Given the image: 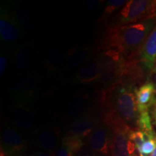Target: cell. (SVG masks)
<instances>
[{
    "label": "cell",
    "mask_w": 156,
    "mask_h": 156,
    "mask_svg": "<svg viewBox=\"0 0 156 156\" xmlns=\"http://www.w3.org/2000/svg\"><path fill=\"white\" fill-rule=\"evenodd\" d=\"M101 120L110 126L112 132V156H136L137 152L130 138L132 129L113 113L103 112Z\"/></svg>",
    "instance_id": "cell-3"
},
{
    "label": "cell",
    "mask_w": 156,
    "mask_h": 156,
    "mask_svg": "<svg viewBox=\"0 0 156 156\" xmlns=\"http://www.w3.org/2000/svg\"><path fill=\"white\" fill-rule=\"evenodd\" d=\"M12 119L17 129L23 132H30L35 126V118L32 111L25 103H17L13 108Z\"/></svg>",
    "instance_id": "cell-12"
},
{
    "label": "cell",
    "mask_w": 156,
    "mask_h": 156,
    "mask_svg": "<svg viewBox=\"0 0 156 156\" xmlns=\"http://www.w3.org/2000/svg\"><path fill=\"white\" fill-rule=\"evenodd\" d=\"M64 61L61 52L56 48H50L46 54V64L48 68L53 71L60 69L63 67Z\"/></svg>",
    "instance_id": "cell-18"
},
{
    "label": "cell",
    "mask_w": 156,
    "mask_h": 156,
    "mask_svg": "<svg viewBox=\"0 0 156 156\" xmlns=\"http://www.w3.org/2000/svg\"><path fill=\"white\" fill-rule=\"evenodd\" d=\"M100 2L99 1H88L86 4V7L88 10H93L97 7Z\"/></svg>",
    "instance_id": "cell-25"
},
{
    "label": "cell",
    "mask_w": 156,
    "mask_h": 156,
    "mask_svg": "<svg viewBox=\"0 0 156 156\" xmlns=\"http://www.w3.org/2000/svg\"><path fill=\"white\" fill-rule=\"evenodd\" d=\"M137 129H139L140 130H141L147 135L155 137V134L154 132L153 126H152L149 112L140 113L137 122Z\"/></svg>",
    "instance_id": "cell-20"
},
{
    "label": "cell",
    "mask_w": 156,
    "mask_h": 156,
    "mask_svg": "<svg viewBox=\"0 0 156 156\" xmlns=\"http://www.w3.org/2000/svg\"><path fill=\"white\" fill-rule=\"evenodd\" d=\"M26 147V142L17 128L7 126L2 134L1 151L9 155H19Z\"/></svg>",
    "instance_id": "cell-8"
},
{
    "label": "cell",
    "mask_w": 156,
    "mask_h": 156,
    "mask_svg": "<svg viewBox=\"0 0 156 156\" xmlns=\"http://www.w3.org/2000/svg\"><path fill=\"white\" fill-rule=\"evenodd\" d=\"M156 25V17L127 25H111L107 28L103 44L121 52L126 59H139V56L151 32Z\"/></svg>",
    "instance_id": "cell-1"
},
{
    "label": "cell",
    "mask_w": 156,
    "mask_h": 156,
    "mask_svg": "<svg viewBox=\"0 0 156 156\" xmlns=\"http://www.w3.org/2000/svg\"><path fill=\"white\" fill-rule=\"evenodd\" d=\"M8 64V58L5 54H1L0 56V75H2L5 73V70Z\"/></svg>",
    "instance_id": "cell-24"
},
{
    "label": "cell",
    "mask_w": 156,
    "mask_h": 156,
    "mask_svg": "<svg viewBox=\"0 0 156 156\" xmlns=\"http://www.w3.org/2000/svg\"><path fill=\"white\" fill-rule=\"evenodd\" d=\"M155 146L156 137L147 138L137 149V155L139 156H150L153 153Z\"/></svg>",
    "instance_id": "cell-22"
},
{
    "label": "cell",
    "mask_w": 156,
    "mask_h": 156,
    "mask_svg": "<svg viewBox=\"0 0 156 156\" xmlns=\"http://www.w3.org/2000/svg\"><path fill=\"white\" fill-rule=\"evenodd\" d=\"M136 88L120 83L102 90L101 94L103 112L113 113L132 129H137L140 116L135 95Z\"/></svg>",
    "instance_id": "cell-2"
},
{
    "label": "cell",
    "mask_w": 156,
    "mask_h": 156,
    "mask_svg": "<svg viewBox=\"0 0 156 156\" xmlns=\"http://www.w3.org/2000/svg\"><path fill=\"white\" fill-rule=\"evenodd\" d=\"M155 91V85L151 82H147L136 89L135 95L139 114L149 112V108L154 102Z\"/></svg>",
    "instance_id": "cell-15"
},
{
    "label": "cell",
    "mask_w": 156,
    "mask_h": 156,
    "mask_svg": "<svg viewBox=\"0 0 156 156\" xmlns=\"http://www.w3.org/2000/svg\"><path fill=\"white\" fill-rule=\"evenodd\" d=\"M156 17V1L130 0L119 11L112 25L135 23Z\"/></svg>",
    "instance_id": "cell-5"
},
{
    "label": "cell",
    "mask_w": 156,
    "mask_h": 156,
    "mask_svg": "<svg viewBox=\"0 0 156 156\" xmlns=\"http://www.w3.org/2000/svg\"><path fill=\"white\" fill-rule=\"evenodd\" d=\"M112 132L110 126L101 120L98 126L87 138V147L95 156H112Z\"/></svg>",
    "instance_id": "cell-6"
},
{
    "label": "cell",
    "mask_w": 156,
    "mask_h": 156,
    "mask_svg": "<svg viewBox=\"0 0 156 156\" xmlns=\"http://www.w3.org/2000/svg\"><path fill=\"white\" fill-rule=\"evenodd\" d=\"M101 73L102 67L98 57L96 56L95 59L87 63L78 70L75 78L78 83L87 84L99 80Z\"/></svg>",
    "instance_id": "cell-14"
},
{
    "label": "cell",
    "mask_w": 156,
    "mask_h": 156,
    "mask_svg": "<svg viewBox=\"0 0 156 156\" xmlns=\"http://www.w3.org/2000/svg\"><path fill=\"white\" fill-rule=\"evenodd\" d=\"M127 1L125 0H110L106 3V7L103 9L102 16L99 19V21L101 23H106L108 21L109 17L114 14L115 12L119 10L121 7H124Z\"/></svg>",
    "instance_id": "cell-19"
},
{
    "label": "cell",
    "mask_w": 156,
    "mask_h": 156,
    "mask_svg": "<svg viewBox=\"0 0 156 156\" xmlns=\"http://www.w3.org/2000/svg\"><path fill=\"white\" fill-rule=\"evenodd\" d=\"M38 78L32 75H26L17 78L12 84L10 91L20 100L32 96L38 86Z\"/></svg>",
    "instance_id": "cell-11"
},
{
    "label": "cell",
    "mask_w": 156,
    "mask_h": 156,
    "mask_svg": "<svg viewBox=\"0 0 156 156\" xmlns=\"http://www.w3.org/2000/svg\"><path fill=\"white\" fill-rule=\"evenodd\" d=\"M101 120L94 114L84 113L73 121L69 126L67 135L76 136L85 140L88 138L95 128L100 124Z\"/></svg>",
    "instance_id": "cell-7"
},
{
    "label": "cell",
    "mask_w": 156,
    "mask_h": 156,
    "mask_svg": "<svg viewBox=\"0 0 156 156\" xmlns=\"http://www.w3.org/2000/svg\"><path fill=\"white\" fill-rule=\"evenodd\" d=\"M97 56L102 67V73L98 80L103 87L102 90L120 83L127 62L125 56L116 49L108 47Z\"/></svg>",
    "instance_id": "cell-4"
},
{
    "label": "cell",
    "mask_w": 156,
    "mask_h": 156,
    "mask_svg": "<svg viewBox=\"0 0 156 156\" xmlns=\"http://www.w3.org/2000/svg\"><path fill=\"white\" fill-rule=\"evenodd\" d=\"M35 144L50 155L56 154L59 147V141L57 132L50 127H42L37 130L34 135Z\"/></svg>",
    "instance_id": "cell-9"
},
{
    "label": "cell",
    "mask_w": 156,
    "mask_h": 156,
    "mask_svg": "<svg viewBox=\"0 0 156 156\" xmlns=\"http://www.w3.org/2000/svg\"><path fill=\"white\" fill-rule=\"evenodd\" d=\"M20 36V27L15 17L2 9L0 17V36L3 41L13 43Z\"/></svg>",
    "instance_id": "cell-10"
},
{
    "label": "cell",
    "mask_w": 156,
    "mask_h": 156,
    "mask_svg": "<svg viewBox=\"0 0 156 156\" xmlns=\"http://www.w3.org/2000/svg\"><path fill=\"white\" fill-rule=\"evenodd\" d=\"M156 61V25L142 46L139 62L145 70H151Z\"/></svg>",
    "instance_id": "cell-13"
},
{
    "label": "cell",
    "mask_w": 156,
    "mask_h": 156,
    "mask_svg": "<svg viewBox=\"0 0 156 156\" xmlns=\"http://www.w3.org/2000/svg\"><path fill=\"white\" fill-rule=\"evenodd\" d=\"M30 156H51L49 153H46V152L39 151H36L34 152V153H32V155Z\"/></svg>",
    "instance_id": "cell-26"
},
{
    "label": "cell",
    "mask_w": 156,
    "mask_h": 156,
    "mask_svg": "<svg viewBox=\"0 0 156 156\" xmlns=\"http://www.w3.org/2000/svg\"><path fill=\"white\" fill-rule=\"evenodd\" d=\"M76 154L71 148L64 145L61 142L58 151L56 153V156H76Z\"/></svg>",
    "instance_id": "cell-23"
},
{
    "label": "cell",
    "mask_w": 156,
    "mask_h": 156,
    "mask_svg": "<svg viewBox=\"0 0 156 156\" xmlns=\"http://www.w3.org/2000/svg\"><path fill=\"white\" fill-rule=\"evenodd\" d=\"M6 156H21V155H6Z\"/></svg>",
    "instance_id": "cell-29"
},
{
    "label": "cell",
    "mask_w": 156,
    "mask_h": 156,
    "mask_svg": "<svg viewBox=\"0 0 156 156\" xmlns=\"http://www.w3.org/2000/svg\"><path fill=\"white\" fill-rule=\"evenodd\" d=\"M34 53L32 47L28 44H24L17 50L14 56L15 67L19 70H25L32 63Z\"/></svg>",
    "instance_id": "cell-16"
},
{
    "label": "cell",
    "mask_w": 156,
    "mask_h": 156,
    "mask_svg": "<svg viewBox=\"0 0 156 156\" xmlns=\"http://www.w3.org/2000/svg\"><path fill=\"white\" fill-rule=\"evenodd\" d=\"M91 51L89 49H74L70 51L66 58V64L67 67H75L76 66L86 62L91 57Z\"/></svg>",
    "instance_id": "cell-17"
},
{
    "label": "cell",
    "mask_w": 156,
    "mask_h": 156,
    "mask_svg": "<svg viewBox=\"0 0 156 156\" xmlns=\"http://www.w3.org/2000/svg\"><path fill=\"white\" fill-rule=\"evenodd\" d=\"M87 103V98L85 96H79L73 98V101L69 103L68 107L69 114L72 115H79L85 110Z\"/></svg>",
    "instance_id": "cell-21"
},
{
    "label": "cell",
    "mask_w": 156,
    "mask_h": 156,
    "mask_svg": "<svg viewBox=\"0 0 156 156\" xmlns=\"http://www.w3.org/2000/svg\"><path fill=\"white\" fill-rule=\"evenodd\" d=\"M150 156H156V146H155V150H154V151H153V153L151 154V155Z\"/></svg>",
    "instance_id": "cell-27"
},
{
    "label": "cell",
    "mask_w": 156,
    "mask_h": 156,
    "mask_svg": "<svg viewBox=\"0 0 156 156\" xmlns=\"http://www.w3.org/2000/svg\"><path fill=\"white\" fill-rule=\"evenodd\" d=\"M0 156H6V155H5V153H4L3 151H1V154H0Z\"/></svg>",
    "instance_id": "cell-28"
},
{
    "label": "cell",
    "mask_w": 156,
    "mask_h": 156,
    "mask_svg": "<svg viewBox=\"0 0 156 156\" xmlns=\"http://www.w3.org/2000/svg\"><path fill=\"white\" fill-rule=\"evenodd\" d=\"M79 156H93V155H79ZM95 156V155H93Z\"/></svg>",
    "instance_id": "cell-30"
}]
</instances>
